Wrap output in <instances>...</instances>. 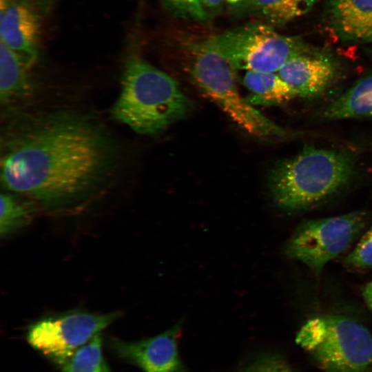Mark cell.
<instances>
[{
    "label": "cell",
    "instance_id": "obj_1",
    "mask_svg": "<svg viewBox=\"0 0 372 372\" xmlns=\"http://www.w3.org/2000/svg\"><path fill=\"white\" fill-rule=\"evenodd\" d=\"M118 150L99 122L56 111L23 118L1 136V182L52 211L86 205L116 176Z\"/></svg>",
    "mask_w": 372,
    "mask_h": 372
},
{
    "label": "cell",
    "instance_id": "obj_2",
    "mask_svg": "<svg viewBox=\"0 0 372 372\" xmlns=\"http://www.w3.org/2000/svg\"><path fill=\"white\" fill-rule=\"evenodd\" d=\"M356 169L352 152L309 146L271 169L268 180L271 196L281 209H309L341 191Z\"/></svg>",
    "mask_w": 372,
    "mask_h": 372
},
{
    "label": "cell",
    "instance_id": "obj_3",
    "mask_svg": "<svg viewBox=\"0 0 372 372\" xmlns=\"http://www.w3.org/2000/svg\"><path fill=\"white\" fill-rule=\"evenodd\" d=\"M189 102L177 81L141 58L129 59L112 117L138 134H158L185 116Z\"/></svg>",
    "mask_w": 372,
    "mask_h": 372
},
{
    "label": "cell",
    "instance_id": "obj_4",
    "mask_svg": "<svg viewBox=\"0 0 372 372\" xmlns=\"http://www.w3.org/2000/svg\"><path fill=\"white\" fill-rule=\"evenodd\" d=\"M187 52V71L194 85L239 127L262 139L282 138L291 135L240 94L234 68L223 56L202 41L188 45Z\"/></svg>",
    "mask_w": 372,
    "mask_h": 372
},
{
    "label": "cell",
    "instance_id": "obj_5",
    "mask_svg": "<svg viewBox=\"0 0 372 372\" xmlns=\"http://www.w3.org/2000/svg\"><path fill=\"white\" fill-rule=\"evenodd\" d=\"M296 342L324 372L372 371V335L345 316L327 314L308 320Z\"/></svg>",
    "mask_w": 372,
    "mask_h": 372
},
{
    "label": "cell",
    "instance_id": "obj_6",
    "mask_svg": "<svg viewBox=\"0 0 372 372\" xmlns=\"http://www.w3.org/2000/svg\"><path fill=\"white\" fill-rule=\"evenodd\" d=\"M202 42L234 69L278 72L291 58L311 51L300 39L280 34L266 23H249Z\"/></svg>",
    "mask_w": 372,
    "mask_h": 372
},
{
    "label": "cell",
    "instance_id": "obj_7",
    "mask_svg": "<svg viewBox=\"0 0 372 372\" xmlns=\"http://www.w3.org/2000/svg\"><path fill=\"white\" fill-rule=\"evenodd\" d=\"M368 216L356 211L333 217L307 220L296 228L285 247L286 255L319 276L324 266L344 252L367 223Z\"/></svg>",
    "mask_w": 372,
    "mask_h": 372
},
{
    "label": "cell",
    "instance_id": "obj_8",
    "mask_svg": "<svg viewBox=\"0 0 372 372\" xmlns=\"http://www.w3.org/2000/svg\"><path fill=\"white\" fill-rule=\"evenodd\" d=\"M118 311L97 314L76 312L48 318L28 329L29 344L61 365L79 348L120 318Z\"/></svg>",
    "mask_w": 372,
    "mask_h": 372
},
{
    "label": "cell",
    "instance_id": "obj_9",
    "mask_svg": "<svg viewBox=\"0 0 372 372\" xmlns=\"http://www.w3.org/2000/svg\"><path fill=\"white\" fill-rule=\"evenodd\" d=\"M183 320L163 333L134 342L111 341L112 351L143 372H186L178 349Z\"/></svg>",
    "mask_w": 372,
    "mask_h": 372
},
{
    "label": "cell",
    "instance_id": "obj_10",
    "mask_svg": "<svg viewBox=\"0 0 372 372\" xmlns=\"http://www.w3.org/2000/svg\"><path fill=\"white\" fill-rule=\"evenodd\" d=\"M1 42L31 65L38 54L39 17L26 0H1Z\"/></svg>",
    "mask_w": 372,
    "mask_h": 372
},
{
    "label": "cell",
    "instance_id": "obj_11",
    "mask_svg": "<svg viewBox=\"0 0 372 372\" xmlns=\"http://www.w3.org/2000/svg\"><path fill=\"white\" fill-rule=\"evenodd\" d=\"M338 72L336 63L331 56L311 50L291 58L277 73L298 97L314 99L333 85Z\"/></svg>",
    "mask_w": 372,
    "mask_h": 372
},
{
    "label": "cell",
    "instance_id": "obj_12",
    "mask_svg": "<svg viewBox=\"0 0 372 372\" xmlns=\"http://www.w3.org/2000/svg\"><path fill=\"white\" fill-rule=\"evenodd\" d=\"M327 17L342 39L372 41V0H331Z\"/></svg>",
    "mask_w": 372,
    "mask_h": 372
},
{
    "label": "cell",
    "instance_id": "obj_13",
    "mask_svg": "<svg viewBox=\"0 0 372 372\" xmlns=\"http://www.w3.org/2000/svg\"><path fill=\"white\" fill-rule=\"evenodd\" d=\"M320 116L329 121L372 118V74L360 79L325 106Z\"/></svg>",
    "mask_w": 372,
    "mask_h": 372
},
{
    "label": "cell",
    "instance_id": "obj_14",
    "mask_svg": "<svg viewBox=\"0 0 372 372\" xmlns=\"http://www.w3.org/2000/svg\"><path fill=\"white\" fill-rule=\"evenodd\" d=\"M246 72L243 83L251 93L246 99L252 105H282L298 97L277 72Z\"/></svg>",
    "mask_w": 372,
    "mask_h": 372
},
{
    "label": "cell",
    "instance_id": "obj_15",
    "mask_svg": "<svg viewBox=\"0 0 372 372\" xmlns=\"http://www.w3.org/2000/svg\"><path fill=\"white\" fill-rule=\"evenodd\" d=\"M28 65L3 43L0 46V99L1 103H11L28 90Z\"/></svg>",
    "mask_w": 372,
    "mask_h": 372
},
{
    "label": "cell",
    "instance_id": "obj_16",
    "mask_svg": "<svg viewBox=\"0 0 372 372\" xmlns=\"http://www.w3.org/2000/svg\"><path fill=\"white\" fill-rule=\"evenodd\" d=\"M320 0H246L247 7L272 25H282L307 14Z\"/></svg>",
    "mask_w": 372,
    "mask_h": 372
},
{
    "label": "cell",
    "instance_id": "obj_17",
    "mask_svg": "<svg viewBox=\"0 0 372 372\" xmlns=\"http://www.w3.org/2000/svg\"><path fill=\"white\" fill-rule=\"evenodd\" d=\"M37 205L22 195L8 192L1 194L0 233L7 237L28 225L37 212Z\"/></svg>",
    "mask_w": 372,
    "mask_h": 372
},
{
    "label": "cell",
    "instance_id": "obj_18",
    "mask_svg": "<svg viewBox=\"0 0 372 372\" xmlns=\"http://www.w3.org/2000/svg\"><path fill=\"white\" fill-rule=\"evenodd\" d=\"M62 372H111L102 351V338L97 334L61 365Z\"/></svg>",
    "mask_w": 372,
    "mask_h": 372
},
{
    "label": "cell",
    "instance_id": "obj_19",
    "mask_svg": "<svg viewBox=\"0 0 372 372\" xmlns=\"http://www.w3.org/2000/svg\"><path fill=\"white\" fill-rule=\"evenodd\" d=\"M239 372H294L290 364L276 353H260L242 365Z\"/></svg>",
    "mask_w": 372,
    "mask_h": 372
},
{
    "label": "cell",
    "instance_id": "obj_20",
    "mask_svg": "<svg viewBox=\"0 0 372 372\" xmlns=\"http://www.w3.org/2000/svg\"><path fill=\"white\" fill-rule=\"evenodd\" d=\"M165 9L172 15L187 19L205 21L206 10L200 0H161Z\"/></svg>",
    "mask_w": 372,
    "mask_h": 372
},
{
    "label": "cell",
    "instance_id": "obj_21",
    "mask_svg": "<svg viewBox=\"0 0 372 372\" xmlns=\"http://www.w3.org/2000/svg\"><path fill=\"white\" fill-rule=\"evenodd\" d=\"M344 263L356 268L372 267V225L345 258Z\"/></svg>",
    "mask_w": 372,
    "mask_h": 372
},
{
    "label": "cell",
    "instance_id": "obj_22",
    "mask_svg": "<svg viewBox=\"0 0 372 372\" xmlns=\"http://www.w3.org/2000/svg\"><path fill=\"white\" fill-rule=\"evenodd\" d=\"M362 295L368 309L372 313V280L366 285Z\"/></svg>",
    "mask_w": 372,
    "mask_h": 372
},
{
    "label": "cell",
    "instance_id": "obj_23",
    "mask_svg": "<svg viewBox=\"0 0 372 372\" xmlns=\"http://www.w3.org/2000/svg\"><path fill=\"white\" fill-rule=\"evenodd\" d=\"M223 0H200L203 8L206 9L215 10L220 7Z\"/></svg>",
    "mask_w": 372,
    "mask_h": 372
},
{
    "label": "cell",
    "instance_id": "obj_24",
    "mask_svg": "<svg viewBox=\"0 0 372 372\" xmlns=\"http://www.w3.org/2000/svg\"><path fill=\"white\" fill-rule=\"evenodd\" d=\"M227 1H229L230 3H236V2L240 1L241 0H227Z\"/></svg>",
    "mask_w": 372,
    "mask_h": 372
}]
</instances>
